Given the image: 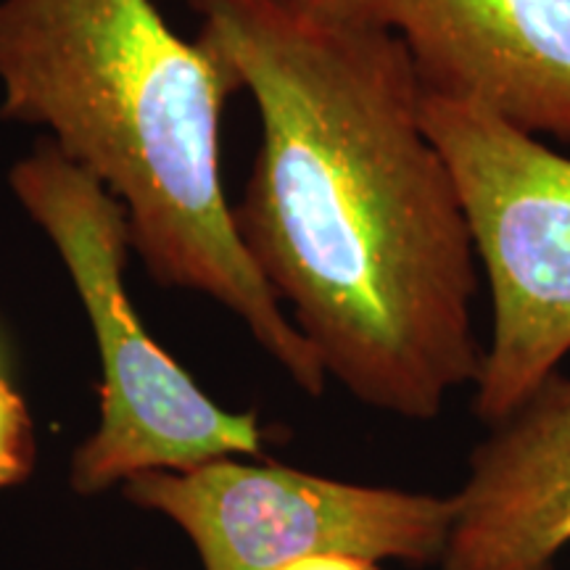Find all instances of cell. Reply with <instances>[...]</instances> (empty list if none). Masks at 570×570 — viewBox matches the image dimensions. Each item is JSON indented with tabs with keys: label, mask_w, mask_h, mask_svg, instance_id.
Here are the masks:
<instances>
[{
	"label": "cell",
	"mask_w": 570,
	"mask_h": 570,
	"mask_svg": "<svg viewBox=\"0 0 570 570\" xmlns=\"http://www.w3.org/2000/svg\"><path fill=\"white\" fill-rule=\"evenodd\" d=\"M188 6L259 111L233 209L248 256L325 375L431 423L479 377V256L407 51L298 0Z\"/></svg>",
	"instance_id": "obj_1"
},
{
	"label": "cell",
	"mask_w": 570,
	"mask_h": 570,
	"mask_svg": "<svg viewBox=\"0 0 570 570\" xmlns=\"http://www.w3.org/2000/svg\"><path fill=\"white\" fill-rule=\"evenodd\" d=\"M240 90L204 35L154 0H0V114L40 127L122 206L156 283L223 304L285 375L320 399L325 370L235 230L219 122Z\"/></svg>",
	"instance_id": "obj_2"
},
{
	"label": "cell",
	"mask_w": 570,
	"mask_h": 570,
	"mask_svg": "<svg viewBox=\"0 0 570 570\" xmlns=\"http://www.w3.org/2000/svg\"><path fill=\"white\" fill-rule=\"evenodd\" d=\"M9 183L67 267L101 362L98 425L71 454V491L96 497L148 470L259 458L254 412L219 407L142 327L125 285L132 246L117 198L46 138Z\"/></svg>",
	"instance_id": "obj_3"
},
{
	"label": "cell",
	"mask_w": 570,
	"mask_h": 570,
	"mask_svg": "<svg viewBox=\"0 0 570 570\" xmlns=\"http://www.w3.org/2000/svg\"><path fill=\"white\" fill-rule=\"evenodd\" d=\"M423 125L452 169L491 291L475 377L483 425L558 373L570 352V156L473 101L425 92Z\"/></svg>",
	"instance_id": "obj_4"
},
{
	"label": "cell",
	"mask_w": 570,
	"mask_h": 570,
	"mask_svg": "<svg viewBox=\"0 0 570 570\" xmlns=\"http://www.w3.org/2000/svg\"><path fill=\"white\" fill-rule=\"evenodd\" d=\"M132 508L173 520L204 570H277L312 554L439 566L454 499L348 483L281 462L219 458L122 483Z\"/></svg>",
	"instance_id": "obj_5"
},
{
	"label": "cell",
	"mask_w": 570,
	"mask_h": 570,
	"mask_svg": "<svg viewBox=\"0 0 570 570\" xmlns=\"http://www.w3.org/2000/svg\"><path fill=\"white\" fill-rule=\"evenodd\" d=\"M394 35L425 92L570 142V0H298Z\"/></svg>",
	"instance_id": "obj_6"
},
{
	"label": "cell",
	"mask_w": 570,
	"mask_h": 570,
	"mask_svg": "<svg viewBox=\"0 0 570 570\" xmlns=\"http://www.w3.org/2000/svg\"><path fill=\"white\" fill-rule=\"evenodd\" d=\"M452 499L441 570H554L570 547V375L489 425Z\"/></svg>",
	"instance_id": "obj_7"
},
{
	"label": "cell",
	"mask_w": 570,
	"mask_h": 570,
	"mask_svg": "<svg viewBox=\"0 0 570 570\" xmlns=\"http://www.w3.org/2000/svg\"><path fill=\"white\" fill-rule=\"evenodd\" d=\"M38 465V436L21 391L0 362V489L21 487Z\"/></svg>",
	"instance_id": "obj_8"
},
{
	"label": "cell",
	"mask_w": 570,
	"mask_h": 570,
	"mask_svg": "<svg viewBox=\"0 0 570 570\" xmlns=\"http://www.w3.org/2000/svg\"><path fill=\"white\" fill-rule=\"evenodd\" d=\"M277 570H383V566L367 558H354V554H312Z\"/></svg>",
	"instance_id": "obj_9"
},
{
	"label": "cell",
	"mask_w": 570,
	"mask_h": 570,
	"mask_svg": "<svg viewBox=\"0 0 570 570\" xmlns=\"http://www.w3.org/2000/svg\"><path fill=\"white\" fill-rule=\"evenodd\" d=\"M138 570H151V568H138Z\"/></svg>",
	"instance_id": "obj_10"
}]
</instances>
